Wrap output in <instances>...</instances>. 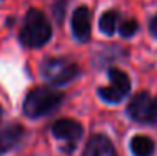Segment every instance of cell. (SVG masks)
Returning a JSON list of instances; mask_svg holds the SVG:
<instances>
[{
	"label": "cell",
	"mask_w": 157,
	"mask_h": 156,
	"mask_svg": "<svg viewBox=\"0 0 157 156\" xmlns=\"http://www.w3.org/2000/svg\"><path fill=\"white\" fill-rule=\"evenodd\" d=\"M52 35V24L45 14L39 9H29L18 30V42L27 49H40L50 42Z\"/></svg>",
	"instance_id": "cell-1"
},
{
	"label": "cell",
	"mask_w": 157,
	"mask_h": 156,
	"mask_svg": "<svg viewBox=\"0 0 157 156\" xmlns=\"http://www.w3.org/2000/svg\"><path fill=\"white\" fill-rule=\"evenodd\" d=\"M63 99H65V94L60 91H55L54 87L37 86L25 94L22 113L29 119H39V118H44L54 113L55 109H59Z\"/></svg>",
	"instance_id": "cell-2"
},
{
	"label": "cell",
	"mask_w": 157,
	"mask_h": 156,
	"mask_svg": "<svg viewBox=\"0 0 157 156\" xmlns=\"http://www.w3.org/2000/svg\"><path fill=\"white\" fill-rule=\"evenodd\" d=\"M40 76L52 87H60L77 79L80 69L75 62L65 57H45L40 62Z\"/></svg>",
	"instance_id": "cell-3"
},
{
	"label": "cell",
	"mask_w": 157,
	"mask_h": 156,
	"mask_svg": "<svg viewBox=\"0 0 157 156\" xmlns=\"http://www.w3.org/2000/svg\"><path fill=\"white\" fill-rule=\"evenodd\" d=\"M107 76H109V86H100L97 89V94L107 104H119L129 96L132 89L130 77L122 69L117 67H109Z\"/></svg>",
	"instance_id": "cell-4"
},
{
	"label": "cell",
	"mask_w": 157,
	"mask_h": 156,
	"mask_svg": "<svg viewBox=\"0 0 157 156\" xmlns=\"http://www.w3.org/2000/svg\"><path fill=\"white\" fill-rule=\"evenodd\" d=\"M125 113L132 121L140 122V124H155L157 122L154 98L147 91H139L137 94H134L127 104Z\"/></svg>",
	"instance_id": "cell-5"
},
{
	"label": "cell",
	"mask_w": 157,
	"mask_h": 156,
	"mask_svg": "<svg viewBox=\"0 0 157 156\" xmlns=\"http://www.w3.org/2000/svg\"><path fill=\"white\" fill-rule=\"evenodd\" d=\"M50 131H52V134H54V138H57V139H60L65 143V146H63V151H65V153H72V151L75 150L77 143L80 141L82 134H84L82 124L78 121L72 119V118L57 119L52 124Z\"/></svg>",
	"instance_id": "cell-6"
},
{
	"label": "cell",
	"mask_w": 157,
	"mask_h": 156,
	"mask_svg": "<svg viewBox=\"0 0 157 156\" xmlns=\"http://www.w3.org/2000/svg\"><path fill=\"white\" fill-rule=\"evenodd\" d=\"M70 29L77 42L85 44L92 35V10L87 5H78L70 17Z\"/></svg>",
	"instance_id": "cell-7"
},
{
	"label": "cell",
	"mask_w": 157,
	"mask_h": 156,
	"mask_svg": "<svg viewBox=\"0 0 157 156\" xmlns=\"http://www.w3.org/2000/svg\"><path fill=\"white\" fill-rule=\"evenodd\" d=\"M25 136V128L20 122L0 121V154L17 148Z\"/></svg>",
	"instance_id": "cell-8"
},
{
	"label": "cell",
	"mask_w": 157,
	"mask_h": 156,
	"mask_svg": "<svg viewBox=\"0 0 157 156\" xmlns=\"http://www.w3.org/2000/svg\"><path fill=\"white\" fill-rule=\"evenodd\" d=\"M84 156H119L115 153V148L112 144L110 138L105 134L95 133L89 138L87 144L84 150Z\"/></svg>",
	"instance_id": "cell-9"
},
{
	"label": "cell",
	"mask_w": 157,
	"mask_h": 156,
	"mask_svg": "<svg viewBox=\"0 0 157 156\" xmlns=\"http://www.w3.org/2000/svg\"><path fill=\"white\" fill-rule=\"evenodd\" d=\"M129 148H130V153L134 156H152L155 151V143L149 136L137 134L130 139Z\"/></svg>",
	"instance_id": "cell-10"
},
{
	"label": "cell",
	"mask_w": 157,
	"mask_h": 156,
	"mask_svg": "<svg viewBox=\"0 0 157 156\" xmlns=\"http://www.w3.org/2000/svg\"><path fill=\"white\" fill-rule=\"evenodd\" d=\"M119 22H121V12L119 10H115V9L105 10L99 18V29L105 35H114L117 32Z\"/></svg>",
	"instance_id": "cell-11"
},
{
	"label": "cell",
	"mask_w": 157,
	"mask_h": 156,
	"mask_svg": "<svg viewBox=\"0 0 157 156\" xmlns=\"http://www.w3.org/2000/svg\"><path fill=\"white\" fill-rule=\"evenodd\" d=\"M119 34L124 39H130L139 32V22L136 18H125V20L119 22Z\"/></svg>",
	"instance_id": "cell-12"
},
{
	"label": "cell",
	"mask_w": 157,
	"mask_h": 156,
	"mask_svg": "<svg viewBox=\"0 0 157 156\" xmlns=\"http://www.w3.org/2000/svg\"><path fill=\"white\" fill-rule=\"evenodd\" d=\"M65 12H67V0H55L54 5H52V14H54L57 24H62Z\"/></svg>",
	"instance_id": "cell-13"
},
{
	"label": "cell",
	"mask_w": 157,
	"mask_h": 156,
	"mask_svg": "<svg viewBox=\"0 0 157 156\" xmlns=\"http://www.w3.org/2000/svg\"><path fill=\"white\" fill-rule=\"evenodd\" d=\"M147 29H149V34H151L152 37H154V39H157V12H155L154 15L151 17V20H149Z\"/></svg>",
	"instance_id": "cell-14"
},
{
	"label": "cell",
	"mask_w": 157,
	"mask_h": 156,
	"mask_svg": "<svg viewBox=\"0 0 157 156\" xmlns=\"http://www.w3.org/2000/svg\"><path fill=\"white\" fill-rule=\"evenodd\" d=\"M154 106H155V116H157V98H154Z\"/></svg>",
	"instance_id": "cell-15"
},
{
	"label": "cell",
	"mask_w": 157,
	"mask_h": 156,
	"mask_svg": "<svg viewBox=\"0 0 157 156\" xmlns=\"http://www.w3.org/2000/svg\"><path fill=\"white\" fill-rule=\"evenodd\" d=\"M2 114H3V109H2V106H0V116H2Z\"/></svg>",
	"instance_id": "cell-16"
}]
</instances>
